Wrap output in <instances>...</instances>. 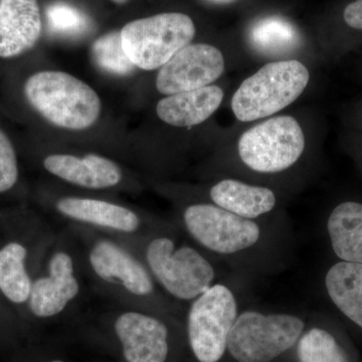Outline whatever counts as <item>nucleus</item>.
<instances>
[{
	"label": "nucleus",
	"mask_w": 362,
	"mask_h": 362,
	"mask_svg": "<svg viewBox=\"0 0 362 362\" xmlns=\"http://www.w3.org/2000/svg\"><path fill=\"white\" fill-rule=\"evenodd\" d=\"M182 221L202 249L242 273L274 274L289 258L290 230L282 223L249 220L211 202L185 207Z\"/></svg>",
	"instance_id": "nucleus-1"
},
{
	"label": "nucleus",
	"mask_w": 362,
	"mask_h": 362,
	"mask_svg": "<svg viewBox=\"0 0 362 362\" xmlns=\"http://www.w3.org/2000/svg\"><path fill=\"white\" fill-rule=\"evenodd\" d=\"M25 93L45 120L63 129H88L101 115V99L94 89L65 71L35 74L26 81Z\"/></svg>",
	"instance_id": "nucleus-2"
},
{
	"label": "nucleus",
	"mask_w": 362,
	"mask_h": 362,
	"mask_svg": "<svg viewBox=\"0 0 362 362\" xmlns=\"http://www.w3.org/2000/svg\"><path fill=\"white\" fill-rule=\"evenodd\" d=\"M309 80L308 69L296 59L267 64L235 90L232 98L233 114L242 122L274 115L296 101Z\"/></svg>",
	"instance_id": "nucleus-3"
},
{
	"label": "nucleus",
	"mask_w": 362,
	"mask_h": 362,
	"mask_svg": "<svg viewBox=\"0 0 362 362\" xmlns=\"http://www.w3.org/2000/svg\"><path fill=\"white\" fill-rule=\"evenodd\" d=\"M305 328L295 314L247 309L233 324L226 351L237 362H272L294 349Z\"/></svg>",
	"instance_id": "nucleus-4"
},
{
	"label": "nucleus",
	"mask_w": 362,
	"mask_h": 362,
	"mask_svg": "<svg viewBox=\"0 0 362 362\" xmlns=\"http://www.w3.org/2000/svg\"><path fill=\"white\" fill-rule=\"evenodd\" d=\"M146 261L157 282L181 301H192L218 282V271L211 259L194 247L177 246L166 235L150 240Z\"/></svg>",
	"instance_id": "nucleus-5"
},
{
	"label": "nucleus",
	"mask_w": 362,
	"mask_h": 362,
	"mask_svg": "<svg viewBox=\"0 0 362 362\" xmlns=\"http://www.w3.org/2000/svg\"><path fill=\"white\" fill-rule=\"evenodd\" d=\"M195 35L194 21L185 13H168L140 18L120 30L124 52L133 65L153 71L190 45Z\"/></svg>",
	"instance_id": "nucleus-6"
},
{
	"label": "nucleus",
	"mask_w": 362,
	"mask_h": 362,
	"mask_svg": "<svg viewBox=\"0 0 362 362\" xmlns=\"http://www.w3.org/2000/svg\"><path fill=\"white\" fill-rule=\"evenodd\" d=\"M240 308L237 294L226 283L216 282L192 300L187 337L197 361L218 362L223 358Z\"/></svg>",
	"instance_id": "nucleus-7"
},
{
	"label": "nucleus",
	"mask_w": 362,
	"mask_h": 362,
	"mask_svg": "<svg viewBox=\"0 0 362 362\" xmlns=\"http://www.w3.org/2000/svg\"><path fill=\"white\" fill-rule=\"evenodd\" d=\"M301 126L291 116H278L259 123L240 137L238 154L249 170L280 175L291 169L305 151Z\"/></svg>",
	"instance_id": "nucleus-8"
},
{
	"label": "nucleus",
	"mask_w": 362,
	"mask_h": 362,
	"mask_svg": "<svg viewBox=\"0 0 362 362\" xmlns=\"http://www.w3.org/2000/svg\"><path fill=\"white\" fill-rule=\"evenodd\" d=\"M223 52L211 45L190 44L162 66L156 88L163 95H175L206 87L223 75Z\"/></svg>",
	"instance_id": "nucleus-9"
},
{
	"label": "nucleus",
	"mask_w": 362,
	"mask_h": 362,
	"mask_svg": "<svg viewBox=\"0 0 362 362\" xmlns=\"http://www.w3.org/2000/svg\"><path fill=\"white\" fill-rule=\"evenodd\" d=\"M115 332L127 362H165L169 331L160 319L139 312H126L117 318Z\"/></svg>",
	"instance_id": "nucleus-10"
},
{
	"label": "nucleus",
	"mask_w": 362,
	"mask_h": 362,
	"mask_svg": "<svg viewBox=\"0 0 362 362\" xmlns=\"http://www.w3.org/2000/svg\"><path fill=\"white\" fill-rule=\"evenodd\" d=\"M90 263L98 277L123 286L131 294L144 297L154 291L153 281L146 268L114 243H97L90 252Z\"/></svg>",
	"instance_id": "nucleus-11"
},
{
	"label": "nucleus",
	"mask_w": 362,
	"mask_h": 362,
	"mask_svg": "<svg viewBox=\"0 0 362 362\" xmlns=\"http://www.w3.org/2000/svg\"><path fill=\"white\" fill-rule=\"evenodd\" d=\"M49 277L35 281L28 298L30 310L40 318L58 315L80 292L70 255L56 252L49 261Z\"/></svg>",
	"instance_id": "nucleus-12"
},
{
	"label": "nucleus",
	"mask_w": 362,
	"mask_h": 362,
	"mask_svg": "<svg viewBox=\"0 0 362 362\" xmlns=\"http://www.w3.org/2000/svg\"><path fill=\"white\" fill-rule=\"evenodd\" d=\"M37 0H0V58L30 51L42 33Z\"/></svg>",
	"instance_id": "nucleus-13"
},
{
	"label": "nucleus",
	"mask_w": 362,
	"mask_h": 362,
	"mask_svg": "<svg viewBox=\"0 0 362 362\" xmlns=\"http://www.w3.org/2000/svg\"><path fill=\"white\" fill-rule=\"evenodd\" d=\"M211 204L249 220H270L277 207L275 192L235 178L214 183L209 192Z\"/></svg>",
	"instance_id": "nucleus-14"
},
{
	"label": "nucleus",
	"mask_w": 362,
	"mask_h": 362,
	"mask_svg": "<svg viewBox=\"0 0 362 362\" xmlns=\"http://www.w3.org/2000/svg\"><path fill=\"white\" fill-rule=\"evenodd\" d=\"M44 165L57 177L90 189L113 187L122 180V173L115 162L97 154L83 157L52 154L45 159Z\"/></svg>",
	"instance_id": "nucleus-15"
},
{
	"label": "nucleus",
	"mask_w": 362,
	"mask_h": 362,
	"mask_svg": "<svg viewBox=\"0 0 362 362\" xmlns=\"http://www.w3.org/2000/svg\"><path fill=\"white\" fill-rule=\"evenodd\" d=\"M223 100L221 88L209 85L163 98L157 104L156 113L168 125L190 127L206 121L220 108Z\"/></svg>",
	"instance_id": "nucleus-16"
},
{
	"label": "nucleus",
	"mask_w": 362,
	"mask_h": 362,
	"mask_svg": "<svg viewBox=\"0 0 362 362\" xmlns=\"http://www.w3.org/2000/svg\"><path fill=\"white\" fill-rule=\"evenodd\" d=\"M57 209L71 220L124 233L135 232L140 225L139 218L134 211L127 207L99 199L65 197L59 199Z\"/></svg>",
	"instance_id": "nucleus-17"
},
{
	"label": "nucleus",
	"mask_w": 362,
	"mask_h": 362,
	"mask_svg": "<svg viewBox=\"0 0 362 362\" xmlns=\"http://www.w3.org/2000/svg\"><path fill=\"white\" fill-rule=\"evenodd\" d=\"M326 226L331 247L340 261L362 264V204H338Z\"/></svg>",
	"instance_id": "nucleus-18"
},
{
	"label": "nucleus",
	"mask_w": 362,
	"mask_h": 362,
	"mask_svg": "<svg viewBox=\"0 0 362 362\" xmlns=\"http://www.w3.org/2000/svg\"><path fill=\"white\" fill-rule=\"evenodd\" d=\"M324 286L338 310L362 328V264L338 262L326 273Z\"/></svg>",
	"instance_id": "nucleus-19"
},
{
	"label": "nucleus",
	"mask_w": 362,
	"mask_h": 362,
	"mask_svg": "<svg viewBox=\"0 0 362 362\" xmlns=\"http://www.w3.org/2000/svg\"><path fill=\"white\" fill-rule=\"evenodd\" d=\"M25 258V247L18 243H11L0 250V290L13 303L25 302L32 290Z\"/></svg>",
	"instance_id": "nucleus-20"
},
{
	"label": "nucleus",
	"mask_w": 362,
	"mask_h": 362,
	"mask_svg": "<svg viewBox=\"0 0 362 362\" xmlns=\"http://www.w3.org/2000/svg\"><path fill=\"white\" fill-rule=\"evenodd\" d=\"M295 347L298 362H350L337 338L317 326L305 328Z\"/></svg>",
	"instance_id": "nucleus-21"
},
{
	"label": "nucleus",
	"mask_w": 362,
	"mask_h": 362,
	"mask_svg": "<svg viewBox=\"0 0 362 362\" xmlns=\"http://www.w3.org/2000/svg\"><path fill=\"white\" fill-rule=\"evenodd\" d=\"M95 63L102 70L117 76H128L136 66L124 52L120 32L107 33L99 37L92 45Z\"/></svg>",
	"instance_id": "nucleus-22"
},
{
	"label": "nucleus",
	"mask_w": 362,
	"mask_h": 362,
	"mask_svg": "<svg viewBox=\"0 0 362 362\" xmlns=\"http://www.w3.org/2000/svg\"><path fill=\"white\" fill-rule=\"evenodd\" d=\"M252 42L263 49H282L289 47L296 33L287 21L278 18H269L259 21L252 28Z\"/></svg>",
	"instance_id": "nucleus-23"
},
{
	"label": "nucleus",
	"mask_w": 362,
	"mask_h": 362,
	"mask_svg": "<svg viewBox=\"0 0 362 362\" xmlns=\"http://www.w3.org/2000/svg\"><path fill=\"white\" fill-rule=\"evenodd\" d=\"M47 23L52 32L65 35H78L87 32L89 18L76 7L56 2L47 9Z\"/></svg>",
	"instance_id": "nucleus-24"
},
{
	"label": "nucleus",
	"mask_w": 362,
	"mask_h": 362,
	"mask_svg": "<svg viewBox=\"0 0 362 362\" xmlns=\"http://www.w3.org/2000/svg\"><path fill=\"white\" fill-rule=\"evenodd\" d=\"M18 177V160L11 140L0 130V192L14 187Z\"/></svg>",
	"instance_id": "nucleus-25"
},
{
	"label": "nucleus",
	"mask_w": 362,
	"mask_h": 362,
	"mask_svg": "<svg viewBox=\"0 0 362 362\" xmlns=\"http://www.w3.org/2000/svg\"><path fill=\"white\" fill-rule=\"evenodd\" d=\"M343 18L350 28L362 30V0H356L349 4L344 9Z\"/></svg>",
	"instance_id": "nucleus-26"
},
{
	"label": "nucleus",
	"mask_w": 362,
	"mask_h": 362,
	"mask_svg": "<svg viewBox=\"0 0 362 362\" xmlns=\"http://www.w3.org/2000/svg\"><path fill=\"white\" fill-rule=\"evenodd\" d=\"M112 1L114 2V4H127L129 0H112Z\"/></svg>",
	"instance_id": "nucleus-27"
},
{
	"label": "nucleus",
	"mask_w": 362,
	"mask_h": 362,
	"mask_svg": "<svg viewBox=\"0 0 362 362\" xmlns=\"http://www.w3.org/2000/svg\"><path fill=\"white\" fill-rule=\"evenodd\" d=\"M213 1H216V2H228V1H230V0H213Z\"/></svg>",
	"instance_id": "nucleus-28"
},
{
	"label": "nucleus",
	"mask_w": 362,
	"mask_h": 362,
	"mask_svg": "<svg viewBox=\"0 0 362 362\" xmlns=\"http://www.w3.org/2000/svg\"><path fill=\"white\" fill-rule=\"evenodd\" d=\"M52 362H65V361H52Z\"/></svg>",
	"instance_id": "nucleus-29"
}]
</instances>
